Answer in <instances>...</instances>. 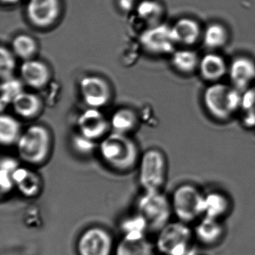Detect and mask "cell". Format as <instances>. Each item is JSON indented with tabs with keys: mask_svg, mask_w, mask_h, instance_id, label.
Here are the masks:
<instances>
[{
	"mask_svg": "<svg viewBox=\"0 0 255 255\" xmlns=\"http://www.w3.org/2000/svg\"><path fill=\"white\" fill-rule=\"evenodd\" d=\"M14 183L16 189L26 198L38 196L42 190V179L36 171L20 166L14 174Z\"/></svg>",
	"mask_w": 255,
	"mask_h": 255,
	"instance_id": "e0dca14e",
	"label": "cell"
},
{
	"mask_svg": "<svg viewBox=\"0 0 255 255\" xmlns=\"http://www.w3.org/2000/svg\"><path fill=\"white\" fill-rule=\"evenodd\" d=\"M72 147L79 154L82 156H89L92 154L96 148V143L94 140L79 132L73 137Z\"/></svg>",
	"mask_w": 255,
	"mask_h": 255,
	"instance_id": "1f68e13d",
	"label": "cell"
},
{
	"mask_svg": "<svg viewBox=\"0 0 255 255\" xmlns=\"http://www.w3.org/2000/svg\"><path fill=\"white\" fill-rule=\"evenodd\" d=\"M138 165V182L144 191H160L165 185L168 170L163 152L148 149L140 156Z\"/></svg>",
	"mask_w": 255,
	"mask_h": 255,
	"instance_id": "8992f818",
	"label": "cell"
},
{
	"mask_svg": "<svg viewBox=\"0 0 255 255\" xmlns=\"http://www.w3.org/2000/svg\"><path fill=\"white\" fill-rule=\"evenodd\" d=\"M243 92L224 83H212L203 93V105L208 114L216 120H229L241 110Z\"/></svg>",
	"mask_w": 255,
	"mask_h": 255,
	"instance_id": "7a4b0ae2",
	"label": "cell"
},
{
	"mask_svg": "<svg viewBox=\"0 0 255 255\" xmlns=\"http://www.w3.org/2000/svg\"><path fill=\"white\" fill-rule=\"evenodd\" d=\"M23 131L21 124L14 116L2 114L0 116V142L3 146L17 144Z\"/></svg>",
	"mask_w": 255,
	"mask_h": 255,
	"instance_id": "603a6c76",
	"label": "cell"
},
{
	"mask_svg": "<svg viewBox=\"0 0 255 255\" xmlns=\"http://www.w3.org/2000/svg\"><path fill=\"white\" fill-rule=\"evenodd\" d=\"M77 125L80 134L94 141L104 138L111 128L110 122L100 109L89 107L80 115Z\"/></svg>",
	"mask_w": 255,
	"mask_h": 255,
	"instance_id": "4fadbf2b",
	"label": "cell"
},
{
	"mask_svg": "<svg viewBox=\"0 0 255 255\" xmlns=\"http://www.w3.org/2000/svg\"><path fill=\"white\" fill-rule=\"evenodd\" d=\"M171 28L176 43L182 47H191L201 41L203 28L195 19L181 17L171 25Z\"/></svg>",
	"mask_w": 255,
	"mask_h": 255,
	"instance_id": "2e32d148",
	"label": "cell"
},
{
	"mask_svg": "<svg viewBox=\"0 0 255 255\" xmlns=\"http://www.w3.org/2000/svg\"><path fill=\"white\" fill-rule=\"evenodd\" d=\"M119 6L124 11H129L135 5V0H119Z\"/></svg>",
	"mask_w": 255,
	"mask_h": 255,
	"instance_id": "e575fe53",
	"label": "cell"
},
{
	"mask_svg": "<svg viewBox=\"0 0 255 255\" xmlns=\"http://www.w3.org/2000/svg\"><path fill=\"white\" fill-rule=\"evenodd\" d=\"M228 76L233 87L244 92L255 81V62L247 56H238L228 65Z\"/></svg>",
	"mask_w": 255,
	"mask_h": 255,
	"instance_id": "7c38bea8",
	"label": "cell"
},
{
	"mask_svg": "<svg viewBox=\"0 0 255 255\" xmlns=\"http://www.w3.org/2000/svg\"><path fill=\"white\" fill-rule=\"evenodd\" d=\"M1 1H2V4H5V5H15L20 2V0H1Z\"/></svg>",
	"mask_w": 255,
	"mask_h": 255,
	"instance_id": "d590c367",
	"label": "cell"
},
{
	"mask_svg": "<svg viewBox=\"0 0 255 255\" xmlns=\"http://www.w3.org/2000/svg\"><path fill=\"white\" fill-rule=\"evenodd\" d=\"M241 111L255 112V85L243 92Z\"/></svg>",
	"mask_w": 255,
	"mask_h": 255,
	"instance_id": "d6a6232c",
	"label": "cell"
},
{
	"mask_svg": "<svg viewBox=\"0 0 255 255\" xmlns=\"http://www.w3.org/2000/svg\"><path fill=\"white\" fill-rule=\"evenodd\" d=\"M230 32L220 22H211L203 28L201 41L209 51H217L228 44Z\"/></svg>",
	"mask_w": 255,
	"mask_h": 255,
	"instance_id": "ffe728a7",
	"label": "cell"
},
{
	"mask_svg": "<svg viewBox=\"0 0 255 255\" xmlns=\"http://www.w3.org/2000/svg\"><path fill=\"white\" fill-rule=\"evenodd\" d=\"M193 233L201 244L214 246L222 240L224 228L219 219L204 216L195 227Z\"/></svg>",
	"mask_w": 255,
	"mask_h": 255,
	"instance_id": "ac0fdd59",
	"label": "cell"
},
{
	"mask_svg": "<svg viewBox=\"0 0 255 255\" xmlns=\"http://www.w3.org/2000/svg\"><path fill=\"white\" fill-rule=\"evenodd\" d=\"M16 145L21 160L29 165H41L51 153V132L43 125H32L23 131Z\"/></svg>",
	"mask_w": 255,
	"mask_h": 255,
	"instance_id": "3957f363",
	"label": "cell"
},
{
	"mask_svg": "<svg viewBox=\"0 0 255 255\" xmlns=\"http://www.w3.org/2000/svg\"><path fill=\"white\" fill-rule=\"evenodd\" d=\"M137 213L147 222L149 231L159 232L170 222L171 202L160 191H144L136 203Z\"/></svg>",
	"mask_w": 255,
	"mask_h": 255,
	"instance_id": "277c9868",
	"label": "cell"
},
{
	"mask_svg": "<svg viewBox=\"0 0 255 255\" xmlns=\"http://www.w3.org/2000/svg\"><path fill=\"white\" fill-rule=\"evenodd\" d=\"M11 50L16 57L24 61L35 59L38 51V44L35 38L27 34H19L11 43Z\"/></svg>",
	"mask_w": 255,
	"mask_h": 255,
	"instance_id": "484cf974",
	"label": "cell"
},
{
	"mask_svg": "<svg viewBox=\"0 0 255 255\" xmlns=\"http://www.w3.org/2000/svg\"><path fill=\"white\" fill-rule=\"evenodd\" d=\"M120 228L124 234L123 237L130 239L145 237L146 232L149 231L145 219L137 212L123 219L121 222Z\"/></svg>",
	"mask_w": 255,
	"mask_h": 255,
	"instance_id": "f1b7e54d",
	"label": "cell"
},
{
	"mask_svg": "<svg viewBox=\"0 0 255 255\" xmlns=\"http://www.w3.org/2000/svg\"><path fill=\"white\" fill-rule=\"evenodd\" d=\"M193 237L189 224L169 222L157 233L156 248L162 255H192Z\"/></svg>",
	"mask_w": 255,
	"mask_h": 255,
	"instance_id": "5b68a950",
	"label": "cell"
},
{
	"mask_svg": "<svg viewBox=\"0 0 255 255\" xmlns=\"http://www.w3.org/2000/svg\"><path fill=\"white\" fill-rule=\"evenodd\" d=\"M200 56L190 47L176 49L171 55L173 68L182 75H191L198 71Z\"/></svg>",
	"mask_w": 255,
	"mask_h": 255,
	"instance_id": "44dd1931",
	"label": "cell"
},
{
	"mask_svg": "<svg viewBox=\"0 0 255 255\" xmlns=\"http://www.w3.org/2000/svg\"><path fill=\"white\" fill-rule=\"evenodd\" d=\"M18 159L5 156L0 162V189L2 195H7L15 188L14 183V171L20 167Z\"/></svg>",
	"mask_w": 255,
	"mask_h": 255,
	"instance_id": "83f0119b",
	"label": "cell"
},
{
	"mask_svg": "<svg viewBox=\"0 0 255 255\" xmlns=\"http://www.w3.org/2000/svg\"><path fill=\"white\" fill-rule=\"evenodd\" d=\"M26 14L29 23L35 28L49 29L60 18L62 3L60 0H29Z\"/></svg>",
	"mask_w": 255,
	"mask_h": 255,
	"instance_id": "30bf717a",
	"label": "cell"
},
{
	"mask_svg": "<svg viewBox=\"0 0 255 255\" xmlns=\"http://www.w3.org/2000/svg\"><path fill=\"white\" fill-rule=\"evenodd\" d=\"M243 123L246 128H255V112H243Z\"/></svg>",
	"mask_w": 255,
	"mask_h": 255,
	"instance_id": "836d02e7",
	"label": "cell"
},
{
	"mask_svg": "<svg viewBox=\"0 0 255 255\" xmlns=\"http://www.w3.org/2000/svg\"><path fill=\"white\" fill-rule=\"evenodd\" d=\"M20 78L25 85L35 89H42L50 83L52 74L50 67L44 62L32 59L20 65Z\"/></svg>",
	"mask_w": 255,
	"mask_h": 255,
	"instance_id": "5bb4252c",
	"label": "cell"
},
{
	"mask_svg": "<svg viewBox=\"0 0 255 255\" xmlns=\"http://www.w3.org/2000/svg\"><path fill=\"white\" fill-rule=\"evenodd\" d=\"M136 12L141 20L151 26L162 23L165 11L162 4L156 0H143L137 5Z\"/></svg>",
	"mask_w": 255,
	"mask_h": 255,
	"instance_id": "4316f807",
	"label": "cell"
},
{
	"mask_svg": "<svg viewBox=\"0 0 255 255\" xmlns=\"http://www.w3.org/2000/svg\"><path fill=\"white\" fill-rule=\"evenodd\" d=\"M154 246L146 237H123L115 247L114 255H153Z\"/></svg>",
	"mask_w": 255,
	"mask_h": 255,
	"instance_id": "7402d4cb",
	"label": "cell"
},
{
	"mask_svg": "<svg viewBox=\"0 0 255 255\" xmlns=\"http://www.w3.org/2000/svg\"><path fill=\"white\" fill-rule=\"evenodd\" d=\"M13 110L19 117L34 119L38 117L43 110V101L36 94L23 92L13 101Z\"/></svg>",
	"mask_w": 255,
	"mask_h": 255,
	"instance_id": "d6986e66",
	"label": "cell"
},
{
	"mask_svg": "<svg viewBox=\"0 0 255 255\" xmlns=\"http://www.w3.org/2000/svg\"><path fill=\"white\" fill-rule=\"evenodd\" d=\"M228 65L224 56L216 51H209L200 58L198 71L204 81L219 83L228 75Z\"/></svg>",
	"mask_w": 255,
	"mask_h": 255,
	"instance_id": "9a60e30c",
	"label": "cell"
},
{
	"mask_svg": "<svg viewBox=\"0 0 255 255\" xmlns=\"http://www.w3.org/2000/svg\"><path fill=\"white\" fill-rule=\"evenodd\" d=\"M204 197L193 185L184 183L176 188L171 202L173 214L180 222L189 224L204 216Z\"/></svg>",
	"mask_w": 255,
	"mask_h": 255,
	"instance_id": "52a82bcc",
	"label": "cell"
},
{
	"mask_svg": "<svg viewBox=\"0 0 255 255\" xmlns=\"http://www.w3.org/2000/svg\"><path fill=\"white\" fill-rule=\"evenodd\" d=\"M110 122L113 132L128 135L136 128L138 116L131 109H119L113 115Z\"/></svg>",
	"mask_w": 255,
	"mask_h": 255,
	"instance_id": "d4e9b609",
	"label": "cell"
},
{
	"mask_svg": "<svg viewBox=\"0 0 255 255\" xmlns=\"http://www.w3.org/2000/svg\"><path fill=\"white\" fill-rule=\"evenodd\" d=\"M98 149L104 162L116 171L127 172L138 165V146L127 134L112 132L103 138Z\"/></svg>",
	"mask_w": 255,
	"mask_h": 255,
	"instance_id": "6da1fadb",
	"label": "cell"
},
{
	"mask_svg": "<svg viewBox=\"0 0 255 255\" xmlns=\"http://www.w3.org/2000/svg\"><path fill=\"white\" fill-rule=\"evenodd\" d=\"M12 50L2 46L0 49V77L2 80L14 77L17 61Z\"/></svg>",
	"mask_w": 255,
	"mask_h": 255,
	"instance_id": "4dcf8cb0",
	"label": "cell"
},
{
	"mask_svg": "<svg viewBox=\"0 0 255 255\" xmlns=\"http://www.w3.org/2000/svg\"><path fill=\"white\" fill-rule=\"evenodd\" d=\"M82 98L89 108L100 109L111 101L113 92L107 80L96 75L83 77L80 83Z\"/></svg>",
	"mask_w": 255,
	"mask_h": 255,
	"instance_id": "8fae6325",
	"label": "cell"
},
{
	"mask_svg": "<svg viewBox=\"0 0 255 255\" xmlns=\"http://www.w3.org/2000/svg\"><path fill=\"white\" fill-rule=\"evenodd\" d=\"M115 247L111 234L98 226L85 230L77 243L78 255H112L114 254Z\"/></svg>",
	"mask_w": 255,
	"mask_h": 255,
	"instance_id": "9c48e42d",
	"label": "cell"
},
{
	"mask_svg": "<svg viewBox=\"0 0 255 255\" xmlns=\"http://www.w3.org/2000/svg\"><path fill=\"white\" fill-rule=\"evenodd\" d=\"M229 207L228 198L221 192H210L204 197V216L220 219L227 214Z\"/></svg>",
	"mask_w": 255,
	"mask_h": 255,
	"instance_id": "cb8c5ba5",
	"label": "cell"
},
{
	"mask_svg": "<svg viewBox=\"0 0 255 255\" xmlns=\"http://www.w3.org/2000/svg\"><path fill=\"white\" fill-rule=\"evenodd\" d=\"M144 51L154 56L171 55L177 45L171 25L161 23L148 26L139 36Z\"/></svg>",
	"mask_w": 255,
	"mask_h": 255,
	"instance_id": "ba28073f",
	"label": "cell"
},
{
	"mask_svg": "<svg viewBox=\"0 0 255 255\" xmlns=\"http://www.w3.org/2000/svg\"><path fill=\"white\" fill-rule=\"evenodd\" d=\"M24 83L21 79L11 77L7 80H2L1 84V110L3 111L5 107L11 105L13 101L22 92H24Z\"/></svg>",
	"mask_w": 255,
	"mask_h": 255,
	"instance_id": "f546056e",
	"label": "cell"
}]
</instances>
